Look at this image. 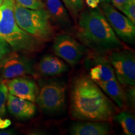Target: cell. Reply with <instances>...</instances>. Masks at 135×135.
Here are the masks:
<instances>
[{
    "mask_svg": "<svg viewBox=\"0 0 135 135\" xmlns=\"http://www.w3.org/2000/svg\"><path fill=\"white\" fill-rule=\"evenodd\" d=\"M118 109L102 89L88 76L72 83L70 115L78 121H111Z\"/></svg>",
    "mask_w": 135,
    "mask_h": 135,
    "instance_id": "1",
    "label": "cell"
},
{
    "mask_svg": "<svg viewBox=\"0 0 135 135\" xmlns=\"http://www.w3.org/2000/svg\"><path fill=\"white\" fill-rule=\"evenodd\" d=\"M114 8L120 11L122 7L128 2V0H110Z\"/></svg>",
    "mask_w": 135,
    "mask_h": 135,
    "instance_id": "23",
    "label": "cell"
},
{
    "mask_svg": "<svg viewBox=\"0 0 135 135\" xmlns=\"http://www.w3.org/2000/svg\"><path fill=\"white\" fill-rule=\"evenodd\" d=\"M88 6L91 9H95L98 7L100 1L99 0H85Z\"/></svg>",
    "mask_w": 135,
    "mask_h": 135,
    "instance_id": "25",
    "label": "cell"
},
{
    "mask_svg": "<svg viewBox=\"0 0 135 135\" xmlns=\"http://www.w3.org/2000/svg\"><path fill=\"white\" fill-rule=\"evenodd\" d=\"M53 49L56 55L71 66L81 60L86 51L83 45L66 34H61L55 37Z\"/></svg>",
    "mask_w": 135,
    "mask_h": 135,
    "instance_id": "7",
    "label": "cell"
},
{
    "mask_svg": "<svg viewBox=\"0 0 135 135\" xmlns=\"http://www.w3.org/2000/svg\"><path fill=\"white\" fill-rule=\"evenodd\" d=\"M2 2H3V0H0V6H1V4H2Z\"/></svg>",
    "mask_w": 135,
    "mask_h": 135,
    "instance_id": "30",
    "label": "cell"
},
{
    "mask_svg": "<svg viewBox=\"0 0 135 135\" xmlns=\"http://www.w3.org/2000/svg\"><path fill=\"white\" fill-rule=\"evenodd\" d=\"M20 6L31 9H40L45 7L42 0H15Z\"/></svg>",
    "mask_w": 135,
    "mask_h": 135,
    "instance_id": "19",
    "label": "cell"
},
{
    "mask_svg": "<svg viewBox=\"0 0 135 135\" xmlns=\"http://www.w3.org/2000/svg\"><path fill=\"white\" fill-rule=\"evenodd\" d=\"M113 119L119 123L123 132L126 135L135 134L134 116L128 111H122L114 116Z\"/></svg>",
    "mask_w": 135,
    "mask_h": 135,
    "instance_id": "17",
    "label": "cell"
},
{
    "mask_svg": "<svg viewBox=\"0 0 135 135\" xmlns=\"http://www.w3.org/2000/svg\"><path fill=\"white\" fill-rule=\"evenodd\" d=\"M11 51L12 49L6 41L0 38V66Z\"/></svg>",
    "mask_w": 135,
    "mask_h": 135,
    "instance_id": "21",
    "label": "cell"
},
{
    "mask_svg": "<svg viewBox=\"0 0 135 135\" xmlns=\"http://www.w3.org/2000/svg\"><path fill=\"white\" fill-rule=\"evenodd\" d=\"M120 11L124 13L133 24L135 25V0H128V2L120 9Z\"/></svg>",
    "mask_w": 135,
    "mask_h": 135,
    "instance_id": "20",
    "label": "cell"
},
{
    "mask_svg": "<svg viewBox=\"0 0 135 135\" xmlns=\"http://www.w3.org/2000/svg\"><path fill=\"white\" fill-rule=\"evenodd\" d=\"M100 1V3H104V2H107V3H110V0H99Z\"/></svg>",
    "mask_w": 135,
    "mask_h": 135,
    "instance_id": "28",
    "label": "cell"
},
{
    "mask_svg": "<svg viewBox=\"0 0 135 135\" xmlns=\"http://www.w3.org/2000/svg\"><path fill=\"white\" fill-rule=\"evenodd\" d=\"M66 89V86L63 84L54 82L45 84L38 92L36 102L46 112L60 111L65 104Z\"/></svg>",
    "mask_w": 135,
    "mask_h": 135,
    "instance_id": "8",
    "label": "cell"
},
{
    "mask_svg": "<svg viewBox=\"0 0 135 135\" xmlns=\"http://www.w3.org/2000/svg\"><path fill=\"white\" fill-rule=\"evenodd\" d=\"M1 18H2V11H1V8H0V21L1 20Z\"/></svg>",
    "mask_w": 135,
    "mask_h": 135,
    "instance_id": "29",
    "label": "cell"
},
{
    "mask_svg": "<svg viewBox=\"0 0 135 135\" xmlns=\"http://www.w3.org/2000/svg\"></svg>",
    "mask_w": 135,
    "mask_h": 135,
    "instance_id": "31",
    "label": "cell"
},
{
    "mask_svg": "<svg viewBox=\"0 0 135 135\" xmlns=\"http://www.w3.org/2000/svg\"><path fill=\"white\" fill-rule=\"evenodd\" d=\"M0 68L1 78L4 80L35 74L33 63L29 59L12 52L6 57Z\"/></svg>",
    "mask_w": 135,
    "mask_h": 135,
    "instance_id": "9",
    "label": "cell"
},
{
    "mask_svg": "<svg viewBox=\"0 0 135 135\" xmlns=\"http://www.w3.org/2000/svg\"><path fill=\"white\" fill-rule=\"evenodd\" d=\"M6 105L9 113L18 119H31L36 114V106L33 102L9 93Z\"/></svg>",
    "mask_w": 135,
    "mask_h": 135,
    "instance_id": "11",
    "label": "cell"
},
{
    "mask_svg": "<svg viewBox=\"0 0 135 135\" xmlns=\"http://www.w3.org/2000/svg\"><path fill=\"white\" fill-rule=\"evenodd\" d=\"M97 84L115 103L118 108L123 109L125 107L127 103L126 94L116 78L108 81Z\"/></svg>",
    "mask_w": 135,
    "mask_h": 135,
    "instance_id": "15",
    "label": "cell"
},
{
    "mask_svg": "<svg viewBox=\"0 0 135 135\" xmlns=\"http://www.w3.org/2000/svg\"><path fill=\"white\" fill-rule=\"evenodd\" d=\"M14 14L21 29L42 42L50 41L54 34L50 15L46 9H31L15 3Z\"/></svg>",
    "mask_w": 135,
    "mask_h": 135,
    "instance_id": "4",
    "label": "cell"
},
{
    "mask_svg": "<svg viewBox=\"0 0 135 135\" xmlns=\"http://www.w3.org/2000/svg\"><path fill=\"white\" fill-rule=\"evenodd\" d=\"M99 8L118 38L127 43H134L135 26L129 18L109 3H100Z\"/></svg>",
    "mask_w": 135,
    "mask_h": 135,
    "instance_id": "6",
    "label": "cell"
},
{
    "mask_svg": "<svg viewBox=\"0 0 135 135\" xmlns=\"http://www.w3.org/2000/svg\"><path fill=\"white\" fill-rule=\"evenodd\" d=\"M112 66L116 78L124 86H133L135 84V58L131 50H115L108 58Z\"/></svg>",
    "mask_w": 135,
    "mask_h": 135,
    "instance_id": "5",
    "label": "cell"
},
{
    "mask_svg": "<svg viewBox=\"0 0 135 135\" xmlns=\"http://www.w3.org/2000/svg\"><path fill=\"white\" fill-rule=\"evenodd\" d=\"M15 0H3L0 8V38L6 41L15 51L33 53L42 48L43 42L23 30L17 25L14 14Z\"/></svg>",
    "mask_w": 135,
    "mask_h": 135,
    "instance_id": "3",
    "label": "cell"
},
{
    "mask_svg": "<svg viewBox=\"0 0 135 135\" xmlns=\"http://www.w3.org/2000/svg\"><path fill=\"white\" fill-rule=\"evenodd\" d=\"M13 131H0V135H9L12 134Z\"/></svg>",
    "mask_w": 135,
    "mask_h": 135,
    "instance_id": "27",
    "label": "cell"
},
{
    "mask_svg": "<svg viewBox=\"0 0 135 135\" xmlns=\"http://www.w3.org/2000/svg\"><path fill=\"white\" fill-rule=\"evenodd\" d=\"M65 5L66 8H67L70 12L72 13V6H71V0H61Z\"/></svg>",
    "mask_w": 135,
    "mask_h": 135,
    "instance_id": "26",
    "label": "cell"
},
{
    "mask_svg": "<svg viewBox=\"0 0 135 135\" xmlns=\"http://www.w3.org/2000/svg\"><path fill=\"white\" fill-rule=\"evenodd\" d=\"M8 95V88L5 83L0 81V116H4L6 113V103Z\"/></svg>",
    "mask_w": 135,
    "mask_h": 135,
    "instance_id": "18",
    "label": "cell"
},
{
    "mask_svg": "<svg viewBox=\"0 0 135 135\" xmlns=\"http://www.w3.org/2000/svg\"><path fill=\"white\" fill-rule=\"evenodd\" d=\"M11 121L9 119H3L0 116V129H6L11 126Z\"/></svg>",
    "mask_w": 135,
    "mask_h": 135,
    "instance_id": "24",
    "label": "cell"
},
{
    "mask_svg": "<svg viewBox=\"0 0 135 135\" xmlns=\"http://www.w3.org/2000/svg\"><path fill=\"white\" fill-rule=\"evenodd\" d=\"M46 8L51 20L63 28L71 25L67 8L61 0H46Z\"/></svg>",
    "mask_w": 135,
    "mask_h": 135,
    "instance_id": "14",
    "label": "cell"
},
{
    "mask_svg": "<svg viewBox=\"0 0 135 135\" xmlns=\"http://www.w3.org/2000/svg\"><path fill=\"white\" fill-rule=\"evenodd\" d=\"M8 88V93L32 102H36L39 89L36 82L31 78L23 76L3 81Z\"/></svg>",
    "mask_w": 135,
    "mask_h": 135,
    "instance_id": "10",
    "label": "cell"
},
{
    "mask_svg": "<svg viewBox=\"0 0 135 135\" xmlns=\"http://www.w3.org/2000/svg\"><path fill=\"white\" fill-rule=\"evenodd\" d=\"M38 72L46 76L59 75L68 70L65 61L58 57L46 55L42 57L37 66Z\"/></svg>",
    "mask_w": 135,
    "mask_h": 135,
    "instance_id": "13",
    "label": "cell"
},
{
    "mask_svg": "<svg viewBox=\"0 0 135 135\" xmlns=\"http://www.w3.org/2000/svg\"><path fill=\"white\" fill-rule=\"evenodd\" d=\"M76 37L84 46L98 53L120 50L123 46L99 7L81 13Z\"/></svg>",
    "mask_w": 135,
    "mask_h": 135,
    "instance_id": "2",
    "label": "cell"
},
{
    "mask_svg": "<svg viewBox=\"0 0 135 135\" xmlns=\"http://www.w3.org/2000/svg\"><path fill=\"white\" fill-rule=\"evenodd\" d=\"M72 6V13L77 15L81 11L84 5V0H71Z\"/></svg>",
    "mask_w": 135,
    "mask_h": 135,
    "instance_id": "22",
    "label": "cell"
},
{
    "mask_svg": "<svg viewBox=\"0 0 135 135\" xmlns=\"http://www.w3.org/2000/svg\"><path fill=\"white\" fill-rule=\"evenodd\" d=\"M111 126L108 121H80L71 126L73 135H106L109 134Z\"/></svg>",
    "mask_w": 135,
    "mask_h": 135,
    "instance_id": "12",
    "label": "cell"
},
{
    "mask_svg": "<svg viewBox=\"0 0 135 135\" xmlns=\"http://www.w3.org/2000/svg\"><path fill=\"white\" fill-rule=\"evenodd\" d=\"M90 78L96 84L102 83L116 78L115 73L109 62L99 60V64L93 67L89 72Z\"/></svg>",
    "mask_w": 135,
    "mask_h": 135,
    "instance_id": "16",
    "label": "cell"
}]
</instances>
